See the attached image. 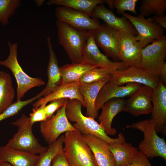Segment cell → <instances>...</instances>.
I'll use <instances>...</instances> for the list:
<instances>
[{
  "label": "cell",
  "mask_w": 166,
  "mask_h": 166,
  "mask_svg": "<svg viewBox=\"0 0 166 166\" xmlns=\"http://www.w3.org/2000/svg\"><path fill=\"white\" fill-rule=\"evenodd\" d=\"M64 144L69 166H98L84 135L78 131L65 132Z\"/></svg>",
  "instance_id": "obj_1"
},
{
  "label": "cell",
  "mask_w": 166,
  "mask_h": 166,
  "mask_svg": "<svg viewBox=\"0 0 166 166\" xmlns=\"http://www.w3.org/2000/svg\"><path fill=\"white\" fill-rule=\"evenodd\" d=\"M81 102L77 99H69L66 104L65 114L69 121L75 122L73 126L83 135L91 134L104 140L108 144L114 142L120 138L121 132L117 138H113L108 135L100 124L94 119L84 115L81 111Z\"/></svg>",
  "instance_id": "obj_2"
},
{
  "label": "cell",
  "mask_w": 166,
  "mask_h": 166,
  "mask_svg": "<svg viewBox=\"0 0 166 166\" xmlns=\"http://www.w3.org/2000/svg\"><path fill=\"white\" fill-rule=\"evenodd\" d=\"M12 124L17 127V131L6 146L10 148L33 154L41 155L48 148L42 146L33 134L30 118L24 114Z\"/></svg>",
  "instance_id": "obj_3"
},
{
  "label": "cell",
  "mask_w": 166,
  "mask_h": 166,
  "mask_svg": "<svg viewBox=\"0 0 166 166\" xmlns=\"http://www.w3.org/2000/svg\"><path fill=\"white\" fill-rule=\"evenodd\" d=\"M58 42L66 51L72 63L83 62L82 53L88 31L76 29L63 22L57 20Z\"/></svg>",
  "instance_id": "obj_4"
},
{
  "label": "cell",
  "mask_w": 166,
  "mask_h": 166,
  "mask_svg": "<svg viewBox=\"0 0 166 166\" xmlns=\"http://www.w3.org/2000/svg\"><path fill=\"white\" fill-rule=\"evenodd\" d=\"M126 128L139 130L144 134V139L140 143L138 151L148 158L160 157L166 160V143L159 136L155 124L151 119L144 120L127 125Z\"/></svg>",
  "instance_id": "obj_5"
},
{
  "label": "cell",
  "mask_w": 166,
  "mask_h": 166,
  "mask_svg": "<svg viewBox=\"0 0 166 166\" xmlns=\"http://www.w3.org/2000/svg\"><path fill=\"white\" fill-rule=\"evenodd\" d=\"M9 53L7 58L0 60V65L9 68L12 72L17 84V101L21 100L25 94L30 89L45 84L40 78L32 77L25 73L17 59L18 43L8 42Z\"/></svg>",
  "instance_id": "obj_6"
},
{
  "label": "cell",
  "mask_w": 166,
  "mask_h": 166,
  "mask_svg": "<svg viewBox=\"0 0 166 166\" xmlns=\"http://www.w3.org/2000/svg\"><path fill=\"white\" fill-rule=\"evenodd\" d=\"M166 56V36L163 35L143 48L138 67L160 78Z\"/></svg>",
  "instance_id": "obj_7"
},
{
  "label": "cell",
  "mask_w": 166,
  "mask_h": 166,
  "mask_svg": "<svg viewBox=\"0 0 166 166\" xmlns=\"http://www.w3.org/2000/svg\"><path fill=\"white\" fill-rule=\"evenodd\" d=\"M95 31H88L82 53L83 62L96 67L107 68L114 71L128 68L123 61H113L100 51L95 40Z\"/></svg>",
  "instance_id": "obj_8"
},
{
  "label": "cell",
  "mask_w": 166,
  "mask_h": 166,
  "mask_svg": "<svg viewBox=\"0 0 166 166\" xmlns=\"http://www.w3.org/2000/svg\"><path fill=\"white\" fill-rule=\"evenodd\" d=\"M66 105L57 110L55 114L40 123L41 133L49 144L55 142L64 132L77 131L67 117L65 112Z\"/></svg>",
  "instance_id": "obj_9"
},
{
  "label": "cell",
  "mask_w": 166,
  "mask_h": 166,
  "mask_svg": "<svg viewBox=\"0 0 166 166\" xmlns=\"http://www.w3.org/2000/svg\"><path fill=\"white\" fill-rule=\"evenodd\" d=\"M109 81L118 85L128 83H137L154 89L160 81V79L139 67L132 66L124 69L113 72Z\"/></svg>",
  "instance_id": "obj_10"
},
{
  "label": "cell",
  "mask_w": 166,
  "mask_h": 166,
  "mask_svg": "<svg viewBox=\"0 0 166 166\" xmlns=\"http://www.w3.org/2000/svg\"><path fill=\"white\" fill-rule=\"evenodd\" d=\"M55 14L57 20L78 30H96L101 25L98 19L91 18L87 13L67 7H58Z\"/></svg>",
  "instance_id": "obj_11"
},
{
  "label": "cell",
  "mask_w": 166,
  "mask_h": 166,
  "mask_svg": "<svg viewBox=\"0 0 166 166\" xmlns=\"http://www.w3.org/2000/svg\"><path fill=\"white\" fill-rule=\"evenodd\" d=\"M122 15L130 22L135 29L137 33L136 38L143 48L164 35V29L142 15L139 14L134 16L125 12Z\"/></svg>",
  "instance_id": "obj_12"
},
{
  "label": "cell",
  "mask_w": 166,
  "mask_h": 166,
  "mask_svg": "<svg viewBox=\"0 0 166 166\" xmlns=\"http://www.w3.org/2000/svg\"><path fill=\"white\" fill-rule=\"evenodd\" d=\"M118 45L121 61L128 67H138L143 48L136 40V36L119 32Z\"/></svg>",
  "instance_id": "obj_13"
},
{
  "label": "cell",
  "mask_w": 166,
  "mask_h": 166,
  "mask_svg": "<svg viewBox=\"0 0 166 166\" xmlns=\"http://www.w3.org/2000/svg\"><path fill=\"white\" fill-rule=\"evenodd\" d=\"M119 33L118 30L106 24L101 25L95 33V40L97 46L114 62L121 61L118 45Z\"/></svg>",
  "instance_id": "obj_14"
},
{
  "label": "cell",
  "mask_w": 166,
  "mask_h": 166,
  "mask_svg": "<svg viewBox=\"0 0 166 166\" xmlns=\"http://www.w3.org/2000/svg\"><path fill=\"white\" fill-rule=\"evenodd\" d=\"M153 90L148 86L142 85L128 99L125 100L124 112L135 117L151 113Z\"/></svg>",
  "instance_id": "obj_15"
},
{
  "label": "cell",
  "mask_w": 166,
  "mask_h": 166,
  "mask_svg": "<svg viewBox=\"0 0 166 166\" xmlns=\"http://www.w3.org/2000/svg\"><path fill=\"white\" fill-rule=\"evenodd\" d=\"M151 119L154 121L157 132L166 133V87L160 80L153 90Z\"/></svg>",
  "instance_id": "obj_16"
},
{
  "label": "cell",
  "mask_w": 166,
  "mask_h": 166,
  "mask_svg": "<svg viewBox=\"0 0 166 166\" xmlns=\"http://www.w3.org/2000/svg\"><path fill=\"white\" fill-rule=\"evenodd\" d=\"M90 16L102 19L108 26L117 30L120 32L135 36L137 35L135 29L127 18L123 16L121 17L117 16L111 9L105 7L104 4L96 6Z\"/></svg>",
  "instance_id": "obj_17"
},
{
  "label": "cell",
  "mask_w": 166,
  "mask_h": 166,
  "mask_svg": "<svg viewBox=\"0 0 166 166\" xmlns=\"http://www.w3.org/2000/svg\"><path fill=\"white\" fill-rule=\"evenodd\" d=\"M142 85L137 83H128L124 86L118 85L108 81L101 88L98 95L95 103L96 109L98 111L111 99L130 96Z\"/></svg>",
  "instance_id": "obj_18"
},
{
  "label": "cell",
  "mask_w": 166,
  "mask_h": 166,
  "mask_svg": "<svg viewBox=\"0 0 166 166\" xmlns=\"http://www.w3.org/2000/svg\"><path fill=\"white\" fill-rule=\"evenodd\" d=\"M47 42L49 53L47 71L48 80L45 88L38 94L39 98L53 92L62 83L58 60L53 49L50 37L47 38Z\"/></svg>",
  "instance_id": "obj_19"
},
{
  "label": "cell",
  "mask_w": 166,
  "mask_h": 166,
  "mask_svg": "<svg viewBox=\"0 0 166 166\" xmlns=\"http://www.w3.org/2000/svg\"><path fill=\"white\" fill-rule=\"evenodd\" d=\"M110 77L92 83H80L79 91L83 98L87 117L94 119L98 117V111L95 107L96 100L101 88L109 81Z\"/></svg>",
  "instance_id": "obj_20"
},
{
  "label": "cell",
  "mask_w": 166,
  "mask_h": 166,
  "mask_svg": "<svg viewBox=\"0 0 166 166\" xmlns=\"http://www.w3.org/2000/svg\"><path fill=\"white\" fill-rule=\"evenodd\" d=\"M125 100L114 98L107 101L102 107L101 113L98 117L100 124L108 135L113 136L117 133L115 128L111 126L114 117L119 113L124 111Z\"/></svg>",
  "instance_id": "obj_21"
},
{
  "label": "cell",
  "mask_w": 166,
  "mask_h": 166,
  "mask_svg": "<svg viewBox=\"0 0 166 166\" xmlns=\"http://www.w3.org/2000/svg\"><path fill=\"white\" fill-rule=\"evenodd\" d=\"M84 136L98 166H115L114 159L108 143L93 135Z\"/></svg>",
  "instance_id": "obj_22"
},
{
  "label": "cell",
  "mask_w": 166,
  "mask_h": 166,
  "mask_svg": "<svg viewBox=\"0 0 166 166\" xmlns=\"http://www.w3.org/2000/svg\"><path fill=\"white\" fill-rule=\"evenodd\" d=\"M79 81L66 84H61L51 93L41 97L33 105L34 108L36 109L42 104L47 103L54 100L61 98L77 99L82 103L85 107L83 98L79 89Z\"/></svg>",
  "instance_id": "obj_23"
},
{
  "label": "cell",
  "mask_w": 166,
  "mask_h": 166,
  "mask_svg": "<svg viewBox=\"0 0 166 166\" xmlns=\"http://www.w3.org/2000/svg\"><path fill=\"white\" fill-rule=\"evenodd\" d=\"M39 155L0 147V162H8L14 166H35Z\"/></svg>",
  "instance_id": "obj_24"
},
{
  "label": "cell",
  "mask_w": 166,
  "mask_h": 166,
  "mask_svg": "<svg viewBox=\"0 0 166 166\" xmlns=\"http://www.w3.org/2000/svg\"><path fill=\"white\" fill-rule=\"evenodd\" d=\"M108 145L114 157L115 166H126L138 151L137 148L126 142L122 133L118 140L108 144Z\"/></svg>",
  "instance_id": "obj_25"
},
{
  "label": "cell",
  "mask_w": 166,
  "mask_h": 166,
  "mask_svg": "<svg viewBox=\"0 0 166 166\" xmlns=\"http://www.w3.org/2000/svg\"><path fill=\"white\" fill-rule=\"evenodd\" d=\"M94 66L83 62L72 63L59 67L62 79V84L79 81L85 73L95 68Z\"/></svg>",
  "instance_id": "obj_26"
},
{
  "label": "cell",
  "mask_w": 166,
  "mask_h": 166,
  "mask_svg": "<svg viewBox=\"0 0 166 166\" xmlns=\"http://www.w3.org/2000/svg\"><path fill=\"white\" fill-rule=\"evenodd\" d=\"M15 93L10 74L0 71V114L13 103Z\"/></svg>",
  "instance_id": "obj_27"
},
{
  "label": "cell",
  "mask_w": 166,
  "mask_h": 166,
  "mask_svg": "<svg viewBox=\"0 0 166 166\" xmlns=\"http://www.w3.org/2000/svg\"><path fill=\"white\" fill-rule=\"evenodd\" d=\"M105 3V0H49L47 4L67 7L85 12L90 16L96 6Z\"/></svg>",
  "instance_id": "obj_28"
},
{
  "label": "cell",
  "mask_w": 166,
  "mask_h": 166,
  "mask_svg": "<svg viewBox=\"0 0 166 166\" xmlns=\"http://www.w3.org/2000/svg\"><path fill=\"white\" fill-rule=\"evenodd\" d=\"M64 135L59 137L55 142L49 144L47 150L39 155L35 166H51L54 157L63 149Z\"/></svg>",
  "instance_id": "obj_29"
},
{
  "label": "cell",
  "mask_w": 166,
  "mask_h": 166,
  "mask_svg": "<svg viewBox=\"0 0 166 166\" xmlns=\"http://www.w3.org/2000/svg\"><path fill=\"white\" fill-rule=\"evenodd\" d=\"M166 10V0H142L139 11V14L144 17L164 15Z\"/></svg>",
  "instance_id": "obj_30"
},
{
  "label": "cell",
  "mask_w": 166,
  "mask_h": 166,
  "mask_svg": "<svg viewBox=\"0 0 166 166\" xmlns=\"http://www.w3.org/2000/svg\"><path fill=\"white\" fill-rule=\"evenodd\" d=\"M20 0H0V23L3 26L9 24V18L21 5Z\"/></svg>",
  "instance_id": "obj_31"
},
{
  "label": "cell",
  "mask_w": 166,
  "mask_h": 166,
  "mask_svg": "<svg viewBox=\"0 0 166 166\" xmlns=\"http://www.w3.org/2000/svg\"><path fill=\"white\" fill-rule=\"evenodd\" d=\"M113 72L107 68L95 67L83 75L79 81L84 84L95 82L111 76Z\"/></svg>",
  "instance_id": "obj_32"
},
{
  "label": "cell",
  "mask_w": 166,
  "mask_h": 166,
  "mask_svg": "<svg viewBox=\"0 0 166 166\" xmlns=\"http://www.w3.org/2000/svg\"><path fill=\"white\" fill-rule=\"evenodd\" d=\"M38 99H39V97L37 95L29 99L24 101H17L13 103L0 114V121L16 115L25 106Z\"/></svg>",
  "instance_id": "obj_33"
},
{
  "label": "cell",
  "mask_w": 166,
  "mask_h": 166,
  "mask_svg": "<svg viewBox=\"0 0 166 166\" xmlns=\"http://www.w3.org/2000/svg\"><path fill=\"white\" fill-rule=\"evenodd\" d=\"M137 0H114V7L117 13L122 14L125 11L128 10L137 14L136 6Z\"/></svg>",
  "instance_id": "obj_34"
},
{
  "label": "cell",
  "mask_w": 166,
  "mask_h": 166,
  "mask_svg": "<svg viewBox=\"0 0 166 166\" xmlns=\"http://www.w3.org/2000/svg\"><path fill=\"white\" fill-rule=\"evenodd\" d=\"M69 99L61 98L50 101V103L45 107V111L47 119L50 118L56 111L66 105Z\"/></svg>",
  "instance_id": "obj_35"
},
{
  "label": "cell",
  "mask_w": 166,
  "mask_h": 166,
  "mask_svg": "<svg viewBox=\"0 0 166 166\" xmlns=\"http://www.w3.org/2000/svg\"><path fill=\"white\" fill-rule=\"evenodd\" d=\"M46 105L42 104L36 109L33 108L32 112L30 114L29 117L33 125L36 122L44 121L47 119L45 109Z\"/></svg>",
  "instance_id": "obj_36"
},
{
  "label": "cell",
  "mask_w": 166,
  "mask_h": 166,
  "mask_svg": "<svg viewBox=\"0 0 166 166\" xmlns=\"http://www.w3.org/2000/svg\"><path fill=\"white\" fill-rule=\"evenodd\" d=\"M126 166H151L148 158L138 151Z\"/></svg>",
  "instance_id": "obj_37"
},
{
  "label": "cell",
  "mask_w": 166,
  "mask_h": 166,
  "mask_svg": "<svg viewBox=\"0 0 166 166\" xmlns=\"http://www.w3.org/2000/svg\"><path fill=\"white\" fill-rule=\"evenodd\" d=\"M51 166H69L63 149L54 157Z\"/></svg>",
  "instance_id": "obj_38"
},
{
  "label": "cell",
  "mask_w": 166,
  "mask_h": 166,
  "mask_svg": "<svg viewBox=\"0 0 166 166\" xmlns=\"http://www.w3.org/2000/svg\"><path fill=\"white\" fill-rule=\"evenodd\" d=\"M148 18L163 29H166V15L165 14L161 16H153Z\"/></svg>",
  "instance_id": "obj_39"
},
{
  "label": "cell",
  "mask_w": 166,
  "mask_h": 166,
  "mask_svg": "<svg viewBox=\"0 0 166 166\" xmlns=\"http://www.w3.org/2000/svg\"><path fill=\"white\" fill-rule=\"evenodd\" d=\"M160 80L165 85L166 83V62L163 65L160 73Z\"/></svg>",
  "instance_id": "obj_40"
},
{
  "label": "cell",
  "mask_w": 166,
  "mask_h": 166,
  "mask_svg": "<svg viewBox=\"0 0 166 166\" xmlns=\"http://www.w3.org/2000/svg\"><path fill=\"white\" fill-rule=\"evenodd\" d=\"M114 0H105V3H106L110 9H113L114 7Z\"/></svg>",
  "instance_id": "obj_41"
},
{
  "label": "cell",
  "mask_w": 166,
  "mask_h": 166,
  "mask_svg": "<svg viewBox=\"0 0 166 166\" xmlns=\"http://www.w3.org/2000/svg\"><path fill=\"white\" fill-rule=\"evenodd\" d=\"M0 166H14L9 163L6 162H0Z\"/></svg>",
  "instance_id": "obj_42"
},
{
  "label": "cell",
  "mask_w": 166,
  "mask_h": 166,
  "mask_svg": "<svg viewBox=\"0 0 166 166\" xmlns=\"http://www.w3.org/2000/svg\"><path fill=\"white\" fill-rule=\"evenodd\" d=\"M45 2V0H35V2L37 5L39 6L42 5Z\"/></svg>",
  "instance_id": "obj_43"
}]
</instances>
